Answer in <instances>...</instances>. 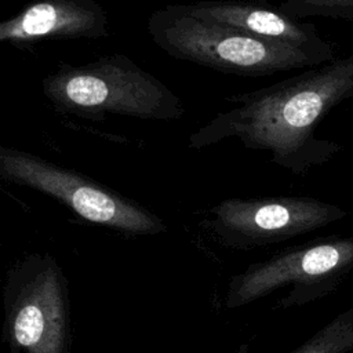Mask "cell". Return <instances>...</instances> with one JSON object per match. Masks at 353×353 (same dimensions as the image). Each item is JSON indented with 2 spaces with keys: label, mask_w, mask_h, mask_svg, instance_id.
Listing matches in <instances>:
<instances>
[{
  "label": "cell",
  "mask_w": 353,
  "mask_h": 353,
  "mask_svg": "<svg viewBox=\"0 0 353 353\" xmlns=\"http://www.w3.org/2000/svg\"><path fill=\"white\" fill-rule=\"evenodd\" d=\"M350 259H353V239L281 255L239 277L230 288L228 306L233 307L252 301L284 281L323 276Z\"/></svg>",
  "instance_id": "cell-9"
},
{
  "label": "cell",
  "mask_w": 353,
  "mask_h": 353,
  "mask_svg": "<svg viewBox=\"0 0 353 353\" xmlns=\"http://www.w3.org/2000/svg\"><path fill=\"white\" fill-rule=\"evenodd\" d=\"M108 36V12L95 0H34L15 15L0 21V43Z\"/></svg>",
  "instance_id": "cell-8"
},
{
  "label": "cell",
  "mask_w": 353,
  "mask_h": 353,
  "mask_svg": "<svg viewBox=\"0 0 353 353\" xmlns=\"http://www.w3.org/2000/svg\"><path fill=\"white\" fill-rule=\"evenodd\" d=\"M44 97L68 114L101 120L105 114L143 120H178L181 99L125 55L101 57L84 65L62 63L41 83Z\"/></svg>",
  "instance_id": "cell-2"
},
{
  "label": "cell",
  "mask_w": 353,
  "mask_h": 353,
  "mask_svg": "<svg viewBox=\"0 0 353 353\" xmlns=\"http://www.w3.org/2000/svg\"><path fill=\"white\" fill-rule=\"evenodd\" d=\"M148 32L168 55L237 76H269L321 63L302 50L185 12L179 4L150 14Z\"/></svg>",
  "instance_id": "cell-3"
},
{
  "label": "cell",
  "mask_w": 353,
  "mask_h": 353,
  "mask_svg": "<svg viewBox=\"0 0 353 353\" xmlns=\"http://www.w3.org/2000/svg\"><path fill=\"white\" fill-rule=\"evenodd\" d=\"M353 349V317H341L299 353H343Z\"/></svg>",
  "instance_id": "cell-11"
},
{
  "label": "cell",
  "mask_w": 353,
  "mask_h": 353,
  "mask_svg": "<svg viewBox=\"0 0 353 353\" xmlns=\"http://www.w3.org/2000/svg\"><path fill=\"white\" fill-rule=\"evenodd\" d=\"M279 8L298 21L323 17L353 22V0H284Z\"/></svg>",
  "instance_id": "cell-10"
},
{
  "label": "cell",
  "mask_w": 353,
  "mask_h": 353,
  "mask_svg": "<svg viewBox=\"0 0 353 353\" xmlns=\"http://www.w3.org/2000/svg\"><path fill=\"white\" fill-rule=\"evenodd\" d=\"M179 7L193 17L302 50L320 63L335 59L334 44L324 40L313 23L294 19L266 0H203Z\"/></svg>",
  "instance_id": "cell-7"
},
{
  "label": "cell",
  "mask_w": 353,
  "mask_h": 353,
  "mask_svg": "<svg viewBox=\"0 0 353 353\" xmlns=\"http://www.w3.org/2000/svg\"><path fill=\"white\" fill-rule=\"evenodd\" d=\"M3 313V336L10 353H68L69 288L52 255L28 254L8 270Z\"/></svg>",
  "instance_id": "cell-4"
},
{
  "label": "cell",
  "mask_w": 353,
  "mask_h": 353,
  "mask_svg": "<svg viewBox=\"0 0 353 353\" xmlns=\"http://www.w3.org/2000/svg\"><path fill=\"white\" fill-rule=\"evenodd\" d=\"M0 179L48 194L80 218L127 234L167 230L157 215L85 175L33 153L0 145Z\"/></svg>",
  "instance_id": "cell-5"
},
{
  "label": "cell",
  "mask_w": 353,
  "mask_h": 353,
  "mask_svg": "<svg viewBox=\"0 0 353 353\" xmlns=\"http://www.w3.org/2000/svg\"><path fill=\"white\" fill-rule=\"evenodd\" d=\"M353 98V54L272 85L229 97L234 105L189 137L190 149L236 138L247 149L268 150L270 161L298 175L330 161L342 146L317 138L331 109Z\"/></svg>",
  "instance_id": "cell-1"
},
{
  "label": "cell",
  "mask_w": 353,
  "mask_h": 353,
  "mask_svg": "<svg viewBox=\"0 0 353 353\" xmlns=\"http://www.w3.org/2000/svg\"><path fill=\"white\" fill-rule=\"evenodd\" d=\"M212 226L228 240H274L324 226L345 215L312 197L228 199L211 208Z\"/></svg>",
  "instance_id": "cell-6"
}]
</instances>
